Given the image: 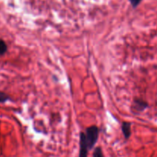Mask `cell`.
Segmentation results:
<instances>
[{"label": "cell", "mask_w": 157, "mask_h": 157, "mask_svg": "<svg viewBox=\"0 0 157 157\" xmlns=\"http://www.w3.org/2000/svg\"><path fill=\"white\" fill-rule=\"evenodd\" d=\"M7 51V44L3 40L0 39V55L5 54Z\"/></svg>", "instance_id": "obj_5"}, {"label": "cell", "mask_w": 157, "mask_h": 157, "mask_svg": "<svg viewBox=\"0 0 157 157\" xmlns=\"http://www.w3.org/2000/svg\"><path fill=\"white\" fill-rule=\"evenodd\" d=\"M99 136V128L97 126H91L87 128L85 133V141L88 150L94 147Z\"/></svg>", "instance_id": "obj_1"}, {"label": "cell", "mask_w": 157, "mask_h": 157, "mask_svg": "<svg viewBox=\"0 0 157 157\" xmlns=\"http://www.w3.org/2000/svg\"><path fill=\"white\" fill-rule=\"evenodd\" d=\"M121 130H122L123 134H124L125 139H129L131 135V124L129 122H123Z\"/></svg>", "instance_id": "obj_3"}, {"label": "cell", "mask_w": 157, "mask_h": 157, "mask_svg": "<svg viewBox=\"0 0 157 157\" xmlns=\"http://www.w3.org/2000/svg\"><path fill=\"white\" fill-rule=\"evenodd\" d=\"M133 106H134L135 110L138 111H143L145 110L147 107H148V104L147 102L140 99H136L133 101Z\"/></svg>", "instance_id": "obj_4"}, {"label": "cell", "mask_w": 157, "mask_h": 157, "mask_svg": "<svg viewBox=\"0 0 157 157\" xmlns=\"http://www.w3.org/2000/svg\"><path fill=\"white\" fill-rule=\"evenodd\" d=\"M9 99V97L6 94L0 91V103H4Z\"/></svg>", "instance_id": "obj_6"}, {"label": "cell", "mask_w": 157, "mask_h": 157, "mask_svg": "<svg viewBox=\"0 0 157 157\" xmlns=\"http://www.w3.org/2000/svg\"><path fill=\"white\" fill-rule=\"evenodd\" d=\"M94 157H103L102 150L100 147H97L94 152Z\"/></svg>", "instance_id": "obj_7"}, {"label": "cell", "mask_w": 157, "mask_h": 157, "mask_svg": "<svg viewBox=\"0 0 157 157\" xmlns=\"http://www.w3.org/2000/svg\"><path fill=\"white\" fill-rule=\"evenodd\" d=\"M141 1H142V0H130V3H131V5L133 6V8H136V6L140 4V2Z\"/></svg>", "instance_id": "obj_8"}, {"label": "cell", "mask_w": 157, "mask_h": 157, "mask_svg": "<svg viewBox=\"0 0 157 157\" xmlns=\"http://www.w3.org/2000/svg\"><path fill=\"white\" fill-rule=\"evenodd\" d=\"M80 152L79 157H87V153H88V148L87 147L85 141V133L81 132L80 134Z\"/></svg>", "instance_id": "obj_2"}]
</instances>
